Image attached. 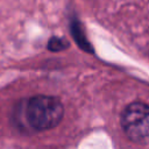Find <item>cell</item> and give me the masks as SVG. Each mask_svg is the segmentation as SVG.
<instances>
[{
    "instance_id": "obj_1",
    "label": "cell",
    "mask_w": 149,
    "mask_h": 149,
    "mask_svg": "<svg viewBox=\"0 0 149 149\" xmlns=\"http://www.w3.org/2000/svg\"><path fill=\"white\" fill-rule=\"evenodd\" d=\"M64 107L61 100L51 95H35L26 105L28 125L37 132L55 128L63 119Z\"/></svg>"
},
{
    "instance_id": "obj_2",
    "label": "cell",
    "mask_w": 149,
    "mask_h": 149,
    "mask_svg": "<svg viewBox=\"0 0 149 149\" xmlns=\"http://www.w3.org/2000/svg\"><path fill=\"white\" fill-rule=\"evenodd\" d=\"M121 127L125 135L133 142L149 139V105L134 101L127 105L121 113Z\"/></svg>"
}]
</instances>
